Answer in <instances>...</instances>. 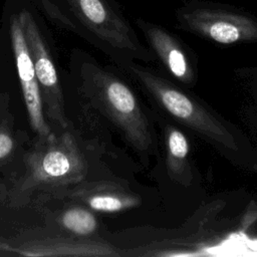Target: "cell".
Here are the masks:
<instances>
[{
    "instance_id": "8",
    "label": "cell",
    "mask_w": 257,
    "mask_h": 257,
    "mask_svg": "<svg viewBox=\"0 0 257 257\" xmlns=\"http://www.w3.org/2000/svg\"><path fill=\"white\" fill-rule=\"evenodd\" d=\"M11 40L17 75L19 78L30 126L36 134L37 138L48 139L54 134V130L46 119L43 110L39 84L25 35L17 22L12 23Z\"/></svg>"
},
{
    "instance_id": "1",
    "label": "cell",
    "mask_w": 257,
    "mask_h": 257,
    "mask_svg": "<svg viewBox=\"0 0 257 257\" xmlns=\"http://www.w3.org/2000/svg\"><path fill=\"white\" fill-rule=\"evenodd\" d=\"M23 174L6 191L12 207L26 205L32 197L51 195L86 180L88 162L70 124L55 130L48 139L36 137L23 155Z\"/></svg>"
},
{
    "instance_id": "2",
    "label": "cell",
    "mask_w": 257,
    "mask_h": 257,
    "mask_svg": "<svg viewBox=\"0 0 257 257\" xmlns=\"http://www.w3.org/2000/svg\"><path fill=\"white\" fill-rule=\"evenodd\" d=\"M120 65L174 120L198 134L228 159L237 160L244 156L249 148L244 137L195 94L138 61H124Z\"/></svg>"
},
{
    "instance_id": "9",
    "label": "cell",
    "mask_w": 257,
    "mask_h": 257,
    "mask_svg": "<svg viewBox=\"0 0 257 257\" xmlns=\"http://www.w3.org/2000/svg\"><path fill=\"white\" fill-rule=\"evenodd\" d=\"M49 196L59 201L80 203L95 213H120L141 205V198L126 187L103 180H84Z\"/></svg>"
},
{
    "instance_id": "12",
    "label": "cell",
    "mask_w": 257,
    "mask_h": 257,
    "mask_svg": "<svg viewBox=\"0 0 257 257\" xmlns=\"http://www.w3.org/2000/svg\"><path fill=\"white\" fill-rule=\"evenodd\" d=\"M8 108V96L0 94V167L11 161L19 150V139Z\"/></svg>"
},
{
    "instance_id": "14",
    "label": "cell",
    "mask_w": 257,
    "mask_h": 257,
    "mask_svg": "<svg viewBox=\"0 0 257 257\" xmlns=\"http://www.w3.org/2000/svg\"><path fill=\"white\" fill-rule=\"evenodd\" d=\"M1 240H2V239H0V244H1ZM0 256H7V254L2 250L1 246H0Z\"/></svg>"
},
{
    "instance_id": "11",
    "label": "cell",
    "mask_w": 257,
    "mask_h": 257,
    "mask_svg": "<svg viewBox=\"0 0 257 257\" xmlns=\"http://www.w3.org/2000/svg\"><path fill=\"white\" fill-rule=\"evenodd\" d=\"M166 169L171 180L189 186L193 180L190 163V143L186 135L176 126L166 130Z\"/></svg>"
},
{
    "instance_id": "4",
    "label": "cell",
    "mask_w": 257,
    "mask_h": 257,
    "mask_svg": "<svg viewBox=\"0 0 257 257\" xmlns=\"http://www.w3.org/2000/svg\"><path fill=\"white\" fill-rule=\"evenodd\" d=\"M175 16L181 29L219 45L257 42V17L230 4L188 0Z\"/></svg>"
},
{
    "instance_id": "13",
    "label": "cell",
    "mask_w": 257,
    "mask_h": 257,
    "mask_svg": "<svg viewBox=\"0 0 257 257\" xmlns=\"http://www.w3.org/2000/svg\"><path fill=\"white\" fill-rule=\"evenodd\" d=\"M6 191H7V189H6L5 185H4L3 183H1V182H0V195H1V194H4V195H5Z\"/></svg>"
},
{
    "instance_id": "7",
    "label": "cell",
    "mask_w": 257,
    "mask_h": 257,
    "mask_svg": "<svg viewBox=\"0 0 257 257\" xmlns=\"http://www.w3.org/2000/svg\"><path fill=\"white\" fill-rule=\"evenodd\" d=\"M24 35L39 84L46 119L54 131L66 128L71 122L66 113L64 95L54 61L38 33L30 28Z\"/></svg>"
},
{
    "instance_id": "3",
    "label": "cell",
    "mask_w": 257,
    "mask_h": 257,
    "mask_svg": "<svg viewBox=\"0 0 257 257\" xmlns=\"http://www.w3.org/2000/svg\"><path fill=\"white\" fill-rule=\"evenodd\" d=\"M80 91L104 115L126 143L148 159L156 152V139L149 117L136 92L116 74L93 62L79 68Z\"/></svg>"
},
{
    "instance_id": "10",
    "label": "cell",
    "mask_w": 257,
    "mask_h": 257,
    "mask_svg": "<svg viewBox=\"0 0 257 257\" xmlns=\"http://www.w3.org/2000/svg\"><path fill=\"white\" fill-rule=\"evenodd\" d=\"M65 202L58 210H47L44 214L51 231L78 237L97 236L99 221L95 212L80 203Z\"/></svg>"
},
{
    "instance_id": "6",
    "label": "cell",
    "mask_w": 257,
    "mask_h": 257,
    "mask_svg": "<svg viewBox=\"0 0 257 257\" xmlns=\"http://www.w3.org/2000/svg\"><path fill=\"white\" fill-rule=\"evenodd\" d=\"M135 22L165 71L184 86H194L197 81L196 58L190 47L160 24L143 18H137Z\"/></svg>"
},
{
    "instance_id": "5",
    "label": "cell",
    "mask_w": 257,
    "mask_h": 257,
    "mask_svg": "<svg viewBox=\"0 0 257 257\" xmlns=\"http://www.w3.org/2000/svg\"><path fill=\"white\" fill-rule=\"evenodd\" d=\"M7 256L26 257H116L122 253L110 242L94 237H78L57 232L31 233L14 240H1Z\"/></svg>"
}]
</instances>
